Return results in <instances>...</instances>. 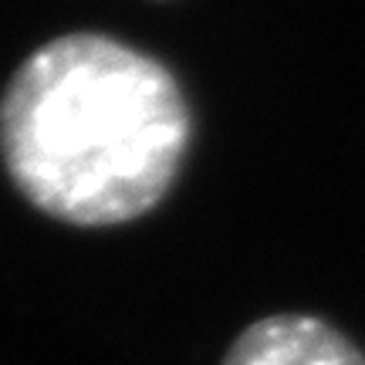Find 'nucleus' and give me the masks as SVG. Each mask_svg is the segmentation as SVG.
I'll return each mask as SVG.
<instances>
[{"label": "nucleus", "mask_w": 365, "mask_h": 365, "mask_svg": "<svg viewBox=\"0 0 365 365\" xmlns=\"http://www.w3.org/2000/svg\"><path fill=\"white\" fill-rule=\"evenodd\" d=\"M193 112L159 58L75 31L27 54L0 95V159L34 210L68 227H122L173 193Z\"/></svg>", "instance_id": "obj_1"}, {"label": "nucleus", "mask_w": 365, "mask_h": 365, "mask_svg": "<svg viewBox=\"0 0 365 365\" xmlns=\"http://www.w3.org/2000/svg\"><path fill=\"white\" fill-rule=\"evenodd\" d=\"M220 365H365V352L318 314L277 312L250 322Z\"/></svg>", "instance_id": "obj_2"}]
</instances>
